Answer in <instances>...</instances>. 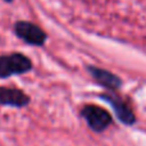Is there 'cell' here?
Returning <instances> with one entry per match:
<instances>
[{"mask_svg":"<svg viewBox=\"0 0 146 146\" xmlns=\"http://www.w3.org/2000/svg\"><path fill=\"white\" fill-rule=\"evenodd\" d=\"M81 114L87 122L88 127L95 132H103L111 123V117L104 108L96 105H86L81 110Z\"/></svg>","mask_w":146,"mask_h":146,"instance_id":"7a4b0ae2","label":"cell"},{"mask_svg":"<svg viewBox=\"0 0 146 146\" xmlns=\"http://www.w3.org/2000/svg\"><path fill=\"white\" fill-rule=\"evenodd\" d=\"M7 1H12V0H7Z\"/></svg>","mask_w":146,"mask_h":146,"instance_id":"52a82bcc","label":"cell"},{"mask_svg":"<svg viewBox=\"0 0 146 146\" xmlns=\"http://www.w3.org/2000/svg\"><path fill=\"white\" fill-rule=\"evenodd\" d=\"M31 69V60L23 54H10L0 56V78L13 74H22Z\"/></svg>","mask_w":146,"mask_h":146,"instance_id":"6da1fadb","label":"cell"},{"mask_svg":"<svg viewBox=\"0 0 146 146\" xmlns=\"http://www.w3.org/2000/svg\"><path fill=\"white\" fill-rule=\"evenodd\" d=\"M91 76L100 83L101 86L106 88H110V90H115L121 86V80L117 77L115 74L110 73L109 71H105V69H101V68H96V67H90L88 68Z\"/></svg>","mask_w":146,"mask_h":146,"instance_id":"8992f818","label":"cell"},{"mask_svg":"<svg viewBox=\"0 0 146 146\" xmlns=\"http://www.w3.org/2000/svg\"><path fill=\"white\" fill-rule=\"evenodd\" d=\"M30 99L23 91L17 88L0 87V104L1 105H12L17 108L27 105Z\"/></svg>","mask_w":146,"mask_h":146,"instance_id":"277c9868","label":"cell"},{"mask_svg":"<svg viewBox=\"0 0 146 146\" xmlns=\"http://www.w3.org/2000/svg\"><path fill=\"white\" fill-rule=\"evenodd\" d=\"M103 99L105 101H108V103L113 106V109H114V111H115L117 117L119 118V121H122L124 124H132L135 122V115H133V113H132V110L121 99L114 98V96H109V95H103Z\"/></svg>","mask_w":146,"mask_h":146,"instance_id":"5b68a950","label":"cell"},{"mask_svg":"<svg viewBox=\"0 0 146 146\" xmlns=\"http://www.w3.org/2000/svg\"><path fill=\"white\" fill-rule=\"evenodd\" d=\"M15 33L23 41L31 45H42L46 40V35L40 27L30 22H18L15 23Z\"/></svg>","mask_w":146,"mask_h":146,"instance_id":"3957f363","label":"cell"}]
</instances>
